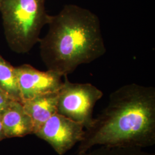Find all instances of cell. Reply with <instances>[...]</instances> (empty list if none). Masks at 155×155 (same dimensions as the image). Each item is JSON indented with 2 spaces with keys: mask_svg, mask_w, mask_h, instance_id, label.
Segmentation results:
<instances>
[{
  "mask_svg": "<svg viewBox=\"0 0 155 155\" xmlns=\"http://www.w3.org/2000/svg\"><path fill=\"white\" fill-rule=\"evenodd\" d=\"M0 13L8 45L20 54L28 53L39 43L50 17L45 0H0Z\"/></svg>",
  "mask_w": 155,
  "mask_h": 155,
  "instance_id": "cell-3",
  "label": "cell"
},
{
  "mask_svg": "<svg viewBox=\"0 0 155 155\" xmlns=\"http://www.w3.org/2000/svg\"><path fill=\"white\" fill-rule=\"evenodd\" d=\"M0 92H1V93H2V91H1V89H0Z\"/></svg>",
  "mask_w": 155,
  "mask_h": 155,
  "instance_id": "cell-13",
  "label": "cell"
},
{
  "mask_svg": "<svg viewBox=\"0 0 155 155\" xmlns=\"http://www.w3.org/2000/svg\"><path fill=\"white\" fill-rule=\"evenodd\" d=\"M78 155H155L139 147H110L98 146Z\"/></svg>",
  "mask_w": 155,
  "mask_h": 155,
  "instance_id": "cell-10",
  "label": "cell"
},
{
  "mask_svg": "<svg viewBox=\"0 0 155 155\" xmlns=\"http://www.w3.org/2000/svg\"><path fill=\"white\" fill-rule=\"evenodd\" d=\"M0 89L11 100L21 102L15 67L0 55Z\"/></svg>",
  "mask_w": 155,
  "mask_h": 155,
  "instance_id": "cell-9",
  "label": "cell"
},
{
  "mask_svg": "<svg viewBox=\"0 0 155 155\" xmlns=\"http://www.w3.org/2000/svg\"><path fill=\"white\" fill-rule=\"evenodd\" d=\"M58 91L41 95L21 102L23 107L33 123V134L51 117L57 113Z\"/></svg>",
  "mask_w": 155,
  "mask_h": 155,
  "instance_id": "cell-8",
  "label": "cell"
},
{
  "mask_svg": "<svg viewBox=\"0 0 155 155\" xmlns=\"http://www.w3.org/2000/svg\"><path fill=\"white\" fill-rule=\"evenodd\" d=\"M83 125L56 113L35 133L51 145L59 155H64L83 139Z\"/></svg>",
  "mask_w": 155,
  "mask_h": 155,
  "instance_id": "cell-5",
  "label": "cell"
},
{
  "mask_svg": "<svg viewBox=\"0 0 155 155\" xmlns=\"http://www.w3.org/2000/svg\"><path fill=\"white\" fill-rule=\"evenodd\" d=\"M21 102L41 95L59 91L62 76L56 72L40 71L29 64L15 67Z\"/></svg>",
  "mask_w": 155,
  "mask_h": 155,
  "instance_id": "cell-6",
  "label": "cell"
},
{
  "mask_svg": "<svg viewBox=\"0 0 155 155\" xmlns=\"http://www.w3.org/2000/svg\"><path fill=\"white\" fill-rule=\"evenodd\" d=\"M155 144V89L136 83L110 95L108 105L84 130L78 155L95 146L140 147Z\"/></svg>",
  "mask_w": 155,
  "mask_h": 155,
  "instance_id": "cell-1",
  "label": "cell"
},
{
  "mask_svg": "<svg viewBox=\"0 0 155 155\" xmlns=\"http://www.w3.org/2000/svg\"><path fill=\"white\" fill-rule=\"evenodd\" d=\"M5 135L4 132V129H3L2 122H1V118H0V141L3 139H5Z\"/></svg>",
  "mask_w": 155,
  "mask_h": 155,
  "instance_id": "cell-12",
  "label": "cell"
},
{
  "mask_svg": "<svg viewBox=\"0 0 155 155\" xmlns=\"http://www.w3.org/2000/svg\"><path fill=\"white\" fill-rule=\"evenodd\" d=\"M0 118L6 138L21 137L33 133L32 120L21 102L12 101Z\"/></svg>",
  "mask_w": 155,
  "mask_h": 155,
  "instance_id": "cell-7",
  "label": "cell"
},
{
  "mask_svg": "<svg viewBox=\"0 0 155 155\" xmlns=\"http://www.w3.org/2000/svg\"><path fill=\"white\" fill-rule=\"evenodd\" d=\"M12 101L13 100H11L4 93L0 92V116L5 110Z\"/></svg>",
  "mask_w": 155,
  "mask_h": 155,
  "instance_id": "cell-11",
  "label": "cell"
},
{
  "mask_svg": "<svg viewBox=\"0 0 155 155\" xmlns=\"http://www.w3.org/2000/svg\"><path fill=\"white\" fill-rule=\"evenodd\" d=\"M47 25L48 31L39 43L48 70L63 77L105 54L100 19L89 10L67 5L58 14L50 16Z\"/></svg>",
  "mask_w": 155,
  "mask_h": 155,
  "instance_id": "cell-2",
  "label": "cell"
},
{
  "mask_svg": "<svg viewBox=\"0 0 155 155\" xmlns=\"http://www.w3.org/2000/svg\"><path fill=\"white\" fill-rule=\"evenodd\" d=\"M58 91L57 113L82 124L87 129L94 121L93 112L103 92L91 83H72L64 76Z\"/></svg>",
  "mask_w": 155,
  "mask_h": 155,
  "instance_id": "cell-4",
  "label": "cell"
}]
</instances>
